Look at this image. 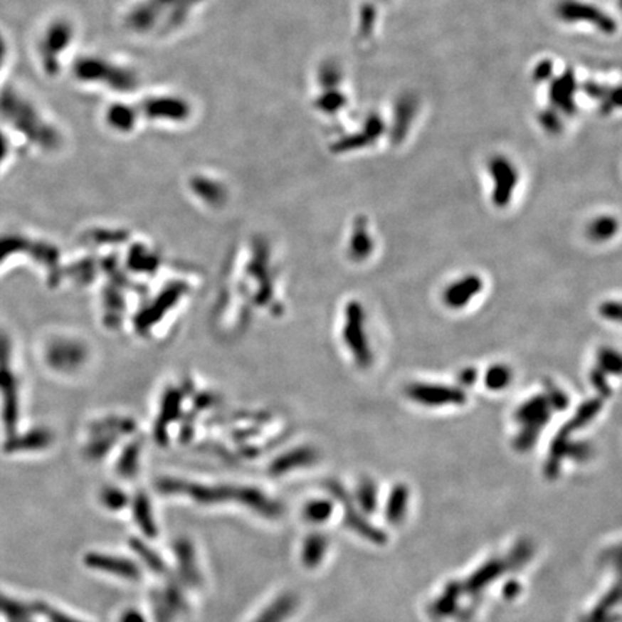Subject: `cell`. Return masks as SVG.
Here are the masks:
<instances>
[{"instance_id": "1", "label": "cell", "mask_w": 622, "mask_h": 622, "mask_svg": "<svg viewBox=\"0 0 622 622\" xmlns=\"http://www.w3.org/2000/svg\"><path fill=\"white\" fill-rule=\"evenodd\" d=\"M156 488L167 495H186L199 505H222L231 502L242 505L245 491V485H206L172 477L160 478Z\"/></svg>"}, {"instance_id": "2", "label": "cell", "mask_w": 622, "mask_h": 622, "mask_svg": "<svg viewBox=\"0 0 622 622\" xmlns=\"http://www.w3.org/2000/svg\"><path fill=\"white\" fill-rule=\"evenodd\" d=\"M552 406L546 395H536L523 402L515 412V421L520 425L513 447L519 453L530 451L539 440V435L552 418Z\"/></svg>"}, {"instance_id": "3", "label": "cell", "mask_w": 622, "mask_h": 622, "mask_svg": "<svg viewBox=\"0 0 622 622\" xmlns=\"http://www.w3.org/2000/svg\"><path fill=\"white\" fill-rule=\"evenodd\" d=\"M326 488H327L329 494L332 495V499L336 500L342 506L343 522L352 532L359 534L362 539L369 540L370 543L378 544V546H382L388 542L386 533L382 529L373 526L367 520V516H364L360 512V509L356 506L352 494L347 492L342 487L340 483L333 481V480L327 481Z\"/></svg>"}, {"instance_id": "4", "label": "cell", "mask_w": 622, "mask_h": 622, "mask_svg": "<svg viewBox=\"0 0 622 622\" xmlns=\"http://www.w3.org/2000/svg\"><path fill=\"white\" fill-rule=\"evenodd\" d=\"M343 340L360 367L366 369L371 364L373 354L364 330V308L359 301H350L346 307Z\"/></svg>"}, {"instance_id": "5", "label": "cell", "mask_w": 622, "mask_h": 622, "mask_svg": "<svg viewBox=\"0 0 622 622\" xmlns=\"http://www.w3.org/2000/svg\"><path fill=\"white\" fill-rule=\"evenodd\" d=\"M405 394L411 401L431 408L464 405L467 402V394L463 388L441 384H411L406 386Z\"/></svg>"}, {"instance_id": "6", "label": "cell", "mask_w": 622, "mask_h": 622, "mask_svg": "<svg viewBox=\"0 0 622 622\" xmlns=\"http://www.w3.org/2000/svg\"><path fill=\"white\" fill-rule=\"evenodd\" d=\"M156 622H173L177 613L188 611V601L177 581H169L163 589L152 594Z\"/></svg>"}, {"instance_id": "7", "label": "cell", "mask_w": 622, "mask_h": 622, "mask_svg": "<svg viewBox=\"0 0 622 622\" xmlns=\"http://www.w3.org/2000/svg\"><path fill=\"white\" fill-rule=\"evenodd\" d=\"M84 564L90 569H95L100 572H107L122 579L139 581L142 578L140 566L127 557L112 556L98 552H90L84 556Z\"/></svg>"}, {"instance_id": "8", "label": "cell", "mask_w": 622, "mask_h": 622, "mask_svg": "<svg viewBox=\"0 0 622 622\" xmlns=\"http://www.w3.org/2000/svg\"><path fill=\"white\" fill-rule=\"evenodd\" d=\"M173 550L177 561L180 579L189 586H201L204 578L198 566L196 552L192 542L189 539L179 537L173 543Z\"/></svg>"}, {"instance_id": "9", "label": "cell", "mask_w": 622, "mask_h": 622, "mask_svg": "<svg viewBox=\"0 0 622 622\" xmlns=\"http://www.w3.org/2000/svg\"><path fill=\"white\" fill-rule=\"evenodd\" d=\"M491 174L494 177L492 204L499 208H505L510 204L513 191L516 188V172L509 162L497 159L491 163Z\"/></svg>"}, {"instance_id": "10", "label": "cell", "mask_w": 622, "mask_h": 622, "mask_svg": "<svg viewBox=\"0 0 622 622\" xmlns=\"http://www.w3.org/2000/svg\"><path fill=\"white\" fill-rule=\"evenodd\" d=\"M483 290V280L475 274H468L453 284H450L444 294V304L453 310H460L471 302V300L478 295Z\"/></svg>"}, {"instance_id": "11", "label": "cell", "mask_w": 622, "mask_h": 622, "mask_svg": "<svg viewBox=\"0 0 622 622\" xmlns=\"http://www.w3.org/2000/svg\"><path fill=\"white\" fill-rule=\"evenodd\" d=\"M411 490L405 483L395 484L384 503V517L392 526H401L409 513Z\"/></svg>"}, {"instance_id": "12", "label": "cell", "mask_w": 622, "mask_h": 622, "mask_svg": "<svg viewBox=\"0 0 622 622\" xmlns=\"http://www.w3.org/2000/svg\"><path fill=\"white\" fill-rule=\"evenodd\" d=\"M319 460V453L313 447H298L288 453H284L270 465V474L281 477L292 470L313 465Z\"/></svg>"}, {"instance_id": "13", "label": "cell", "mask_w": 622, "mask_h": 622, "mask_svg": "<svg viewBox=\"0 0 622 622\" xmlns=\"http://www.w3.org/2000/svg\"><path fill=\"white\" fill-rule=\"evenodd\" d=\"M330 547L329 537L323 533L315 532L310 533L301 546V564L307 569H316L319 568L327 556Z\"/></svg>"}, {"instance_id": "14", "label": "cell", "mask_w": 622, "mask_h": 622, "mask_svg": "<svg viewBox=\"0 0 622 622\" xmlns=\"http://www.w3.org/2000/svg\"><path fill=\"white\" fill-rule=\"evenodd\" d=\"M619 621V588L609 589L582 618L581 622H618Z\"/></svg>"}, {"instance_id": "15", "label": "cell", "mask_w": 622, "mask_h": 622, "mask_svg": "<svg viewBox=\"0 0 622 622\" xmlns=\"http://www.w3.org/2000/svg\"><path fill=\"white\" fill-rule=\"evenodd\" d=\"M297 608L298 596L292 592H284L267 605L253 622H285Z\"/></svg>"}, {"instance_id": "16", "label": "cell", "mask_w": 622, "mask_h": 622, "mask_svg": "<svg viewBox=\"0 0 622 622\" xmlns=\"http://www.w3.org/2000/svg\"><path fill=\"white\" fill-rule=\"evenodd\" d=\"M375 248V242L367 231V221L364 216L356 218L353 223V232L349 243V255L353 261H364L370 257Z\"/></svg>"}, {"instance_id": "17", "label": "cell", "mask_w": 622, "mask_h": 622, "mask_svg": "<svg viewBox=\"0 0 622 622\" xmlns=\"http://www.w3.org/2000/svg\"><path fill=\"white\" fill-rule=\"evenodd\" d=\"M603 401L601 398H592L589 401H585L576 411V413L557 432L564 435V437L571 438L574 433L579 432L585 426H588L602 411Z\"/></svg>"}, {"instance_id": "18", "label": "cell", "mask_w": 622, "mask_h": 622, "mask_svg": "<svg viewBox=\"0 0 622 622\" xmlns=\"http://www.w3.org/2000/svg\"><path fill=\"white\" fill-rule=\"evenodd\" d=\"M352 497L364 516H371L379 507L378 485L369 477H364L357 483L356 491L352 494Z\"/></svg>"}, {"instance_id": "19", "label": "cell", "mask_w": 622, "mask_h": 622, "mask_svg": "<svg viewBox=\"0 0 622 622\" xmlns=\"http://www.w3.org/2000/svg\"><path fill=\"white\" fill-rule=\"evenodd\" d=\"M132 510L133 517L137 523V526L142 529V532L147 537H156L157 536V525L154 522L152 502L144 492H137L132 502Z\"/></svg>"}, {"instance_id": "20", "label": "cell", "mask_w": 622, "mask_h": 622, "mask_svg": "<svg viewBox=\"0 0 622 622\" xmlns=\"http://www.w3.org/2000/svg\"><path fill=\"white\" fill-rule=\"evenodd\" d=\"M334 515V500L313 499L308 500L302 507V517L310 525H325Z\"/></svg>"}, {"instance_id": "21", "label": "cell", "mask_w": 622, "mask_h": 622, "mask_svg": "<svg viewBox=\"0 0 622 622\" xmlns=\"http://www.w3.org/2000/svg\"><path fill=\"white\" fill-rule=\"evenodd\" d=\"M130 547L142 559V562L149 569H152L156 574H166L167 572V565L163 561V557H160L157 554V552L154 549H152L149 544H146L143 540H139L135 537L130 539Z\"/></svg>"}, {"instance_id": "22", "label": "cell", "mask_w": 622, "mask_h": 622, "mask_svg": "<svg viewBox=\"0 0 622 622\" xmlns=\"http://www.w3.org/2000/svg\"><path fill=\"white\" fill-rule=\"evenodd\" d=\"M142 444L140 443H132L122 451L118 463H117V473L122 478H133L137 474L139 470V458H140Z\"/></svg>"}, {"instance_id": "23", "label": "cell", "mask_w": 622, "mask_h": 622, "mask_svg": "<svg viewBox=\"0 0 622 622\" xmlns=\"http://www.w3.org/2000/svg\"><path fill=\"white\" fill-rule=\"evenodd\" d=\"M618 228L619 223L613 216L603 215L589 223L588 236L595 242H605L616 235Z\"/></svg>"}, {"instance_id": "24", "label": "cell", "mask_w": 622, "mask_h": 622, "mask_svg": "<svg viewBox=\"0 0 622 622\" xmlns=\"http://www.w3.org/2000/svg\"><path fill=\"white\" fill-rule=\"evenodd\" d=\"M512 378H513L512 369L509 366H506V364L497 363V364L490 366L488 370L485 371L484 384H485V386L490 391L499 392V391H503L505 388H507L510 385Z\"/></svg>"}, {"instance_id": "25", "label": "cell", "mask_w": 622, "mask_h": 622, "mask_svg": "<svg viewBox=\"0 0 622 622\" xmlns=\"http://www.w3.org/2000/svg\"><path fill=\"white\" fill-rule=\"evenodd\" d=\"M100 502L105 509L118 512L130 503V499L129 494L118 487H105L100 492Z\"/></svg>"}, {"instance_id": "26", "label": "cell", "mask_w": 622, "mask_h": 622, "mask_svg": "<svg viewBox=\"0 0 622 622\" xmlns=\"http://www.w3.org/2000/svg\"><path fill=\"white\" fill-rule=\"evenodd\" d=\"M603 373H611V375H619L622 360L621 354L611 347H601L598 352V366Z\"/></svg>"}, {"instance_id": "27", "label": "cell", "mask_w": 622, "mask_h": 622, "mask_svg": "<svg viewBox=\"0 0 622 622\" xmlns=\"http://www.w3.org/2000/svg\"><path fill=\"white\" fill-rule=\"evenodd\" d=\"M546 386V398L552 406L553 411H565L569 406V396L566 395V392L564 389L559 388L556 384H553L552 381H546L544 382Z\"/></svg>"}, {"instance_id": "28", "label": "cell", "mask_w": 622, "mask_h": 622, "mask_svg": "<svg viewBox=\"0 0 622 622\" xmlns=\"http://www.w3.org/2000/svg\"><path fill=\"white\" fill-rule=\"evenodd\" d=\"M591 384L596 389V392L599 394L601 399H606V398H609L612 395V388L606 382L605 373L602 370H599L598 367H595L591 371Z\"/></svg>"}, {"instance_id": "29", "label": "cell", "mask_w": 622, "mask_h": 622, "mask_svg": "<svg viewBox=\"0 0 622 622\" xmlns=\"http://www.w3.org/2000/svg\"><path fill=\"white\" fill-rule=\"evenodd\" d=\"M599 313L606 320L618 323L621 320V305L618 301H606L601 305Z\"/></svg>"}, {"instance_id": "30", "label": "cell", "mask_w": 622, "mask_h": 622, "mask_svg": "<svg viewBox=\"0 0 622 622\" xmlns=\"http://www.w3.org/2000/svg\"><path fill=\"white\" fill-rule=\"evenodd\" d=\"M522 591H523V585L516 579H507V582L502 588V594H503V598L506 601H512V599L519 598Z\"/></svg>"}, {"instance_id": "31", "label": "cell", "mask_w": 622, "mask_h": 622, "mask_svg": "<svg viewBox=\"0 0 622 622\" xmlns=\"http://www.w3.org/2000/svg\"><path fill=\"white\" fill-rule=\"evenodd\" d=\"M41 611H43V613L48 615V618L52 622H84V621H78V619H75L73 616H68L65 613H62L59 611H55V609H52L49 606H45V605H41Z\"/></svg>"}, {"instance_id": "32", "label": "cell", "mask_w": 622, "mask_h": 622, "mask_svg": "<svg viewBox=\"0 0 622 622\" xmlns=\"http://www.w3.org/2000/svg\"><path fill=\"white\" fill-rule=\"evenodd\" d=\"M477 375H478V373H477L475 367H465V369H463L458 373L457 381L463 386H473L475 384V381H477Z\"/></svg>"}, {"instance_id": "33", "label": "cell", "mask_w": 622, "mask_h": 622, "mask_svg": "<svg viewBox=\"0 0 622 622\" xmlns=\"http://www.w3.org/2000/svg\"><path fill=\"white\" fill-rule=\"evenodd\" d=\"M120 622H147L144 615L137 609H126L120 616Z\"/></svg>"}]
</instances>
